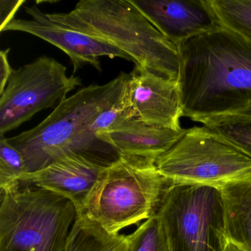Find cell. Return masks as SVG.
<instances>
[{
  "instance_id": "cell-7",
  "label": "cell",
  "mask_w": 251,
  "mask_h": 251,
  "mask_svg": "<svg viewBox=\"0 0 251 251\" xmlns=\"http://www.w3.org/2000/svg\"><path fill=\"white\" fill-rule=\"evenodd\" d=\"M160 216L170 251H226L223 197L201 185H173L164 195Z\"/></svg>"
},
{
  "instance_id": "cell-2",
  "label": "cell",
  "mask_w": 251,
  "mask_h": 251,
  "mask_svg": "<svg viewBox=\"0 0 251 251\" xmlns=\"http://www.w3.org/2000/svg\"><path fill=\"white\" fill-rule=\"evenodd\" d=\"M130 75L121 73L106 84H92L66 98L36 127L8 138L24 158L26 173H34L70 152H75L107 167L108 152L89 135L95 119L118 102L128 84Z\"/></svg>"
},
{
  "instance_id": "cell-1",
  "label": "cell",
  "mask_w": 251,
  "mask_h": 251,
  "mask_svg": "<svg viewBox=\"0 0 251 251\" xmlns=\"http://www.w3.org/2000/svg\"><path fill=\"white\" fill-rule=\"evenodd\" d=\"M183 117L202 123L251 106V43L219 26L177 46Z\"/></svg>"
},
{
  "instance_id": "cell-8",
  "label": "cell",
  "mask_w": 251,
  "mask_h": 251,
  "mask_svg": "<svg viewBox=\"0 0 251 251\" xmlns=\"http://www.w3.org/2000/svg\"><path fill=\"white\" fill-rule=\"evenodd\" d=\"M81 85L80 77L67 75V67L48 56L14 70L0 95V136L39 111L61 103L69 92Z\"/></svg>"
},
{
  "instance_id": "cell-15",
  "label": "cell",
  "mask_w": 251,
  "mask_h": 251,
  "mask_svg": "<svg viewBox=\"0 0 251 251\" xmlns=\"http://www.w3.org/2000/svg\"><path fill=\"white\" fill-rule=\"evenodd\" d=\"M127 236L112 235L83 214H77L64 251H127Z\"/></svg>"
},
{
  "instance_id": "cell-3",
  "label": "cell",
  "mask_w": 251,
  "mask_h": 251,
  "mask_svg": "<svg viewBox=\"0 0 251 251\" xmlns=\"http://www.w3.org/2000/svg\"><path fill=\"white\" fill-rule=\"evenodd\" d=\"M47 16L55 23L123 51L136 67L177 81L180 60L177 46L128 0H82L70 12Z\"/></svg>"
},
{
  "instance_id": "cell-18",
  "label": "cell",
  "mask_w": 251,
  "mask_h": 251,
  "mask_svg": "<svg viewBox=\"0 0 251 251\" xmlns=\"http://www.w3.org/2000/svg\"><path fill=\"white\" fill-rule=\"evenodd\" d=\"M202 124L251 157V119L236 117H217L205 120Z\"/></svg>"
},
{
  "instance_id": "cell-4",
  "label": "cell",
  "mask_w": 251,
  "mask_h": 251,
  "mask_svg": "<svg viewBox=\"0 0 251 251\" xmlns=\"http://www.w3.org/2000/svg\"><path fill=\"white\" fill-rule=\"evenodd\" d=\"M173 185L154 160L121 154L100 176L81 214L110 234L119 235L123 228L156 214Z\"/></svg>"
},
{
  "instance_id": "cell-20",
  "label": "cell",
  "mask_w": 251,
  "mask_h": 251,
  "mask_svg": "<svg viewBox=\"0 0 251 251\" xmlns=\"http://www.w3.org/2000/svg\"><path fill=\"white\" fill-rule=\"evenodd\" d=\"M25 3V0H1L0 1V31L14 20L17 11Z\"/></svg>"
},
{
  "instance_id": "cell-21",
  "label": "cell",
  "mask_w": 251,
  "mask_h": 251,
  "mask_svg": "<svg viewBox=\"0 0 251 251\" xmlns=\"http://www.w3.org/2000/svg\"><path fill=\"white\" fill-rule=\"evenodd\" d=\"M10 50L11 49L8 48L0 52V95L3 93L8 80L14 72L8 61V54Z\"/></svg>"
},
{
  "instance_id": "cell-13",
  "label": "cell",
  "mask_w": 251,
  "mask_h": 251,
  "mask_svg": "<svg viewBox=\"0 0 251 251\" xmlns=\"http://www.w3.org/2000/svg\"><path fill=\"white\" fill-rule=\"evenodd\" d=\"M186 129L173 130L147 124L131 116H126L105 131L98 133L100 140L119 153L130 154L156 161L184 135Z\"/></svg>"
},
{
  "instance_id": "cell-16",
  "label": "cell",
  "mask_w": 251,
  "mask_h": 251,
  "mask_svg": "<svg viewBox=\"0 0 251 251\" xmlns=\"http://www.w3.org/2000/svg\"><path fill=\"white\" fill-rule=\"evenodd\" d=\"M220 25L251 43V0H210Z\"/></svg>"
},
{
  "instance_id": "cell-5",
  "label": "cell",
  "mask_w": 251,
  "mask_h": 251,
  "mask_svg": "<svg viewBox=\"0 0 251 251\" xmlns=\"http://www.w3.org/2000/svg\"><path fill=\"white\" fill-rule=\"evenodd\" d=\"M0 195V251H64L77 217L70 200L26 183Z\"/></svg>"
},
{
  "instance_id": "cell-12",
  "label": "cell",
  "mask_w": 251,
  "mask_h": 251,
  "mask_svg": "<svg viewBox=\"0 0 251 251\" xmlns=\"http://www.w3.org/2000/svg\"><path fill=\"white\" fill-rule=\"evenodd\" d=\"M105 168L83 155L70 152L42 170L25 173L20 183L34 185L70 200L79 214Z\"/></svg>"
},
{
  "instance_id": "cell-11",
  "label": "cell",
  "mask_w": 251,
  "mask_h": 251,
  "mask_svg": "<svg viewBox=\"0 0 251 251\" xmlns=\"http://www.w3.org/2000/svg\"><path fill=\"white\" fill-rule=\"evenodd\" d=\"M129 75L132 117L152 126L182 129L183 111L177 80L158 77L136 66Z\"/></svg>"
},
{
  "instance_id": "cell-6",
  "label": "cell",
  "mask_w": 251,
  "mask_h": 251,
  "mask_svg": "<svg viewBox=\"0 0 251 251\" xmlns=\"http://www.w3.org/2000/svg\"><path fill=\"white\" fill-rule=\"evenodd\" d=\"M155 164L173 185L220 189L251 179V157L205 126L187 129Z\"/></svg>"
},
{
  "instance_id": "cell-9",
  "label": "cell",
  "mask_w": 251,
  "mask_h": 251,
  "mask_svg": "<svg viewBox=\"0 0 251 251\" xmlns=\"http://www.w3.org/2000/svg\"><path fill=\"white\" fill-rule=\"evenodd\" d=\"M25 11L31 20H13L2 32H24L52 44L70 57L74 74L86 64L102 71L99 60L102 56L119 57L133 62L128 55L117 48L52 21L36 5L26 7Z\"/></svg>"
},
{
  "instance_id": "cell-22",
  "label": "cell",
  "mask_w": 251,
  "mask_h": 251,
  "mask_svg": "<svg viewBox=\"0 0 251 251\" xmlns=\"http://www.w3.org/2000/svg\"><path fill=\"white\" fill-rule=\"evenodd\" d=\"M228 117H242V118L251 119V106L248 107L246 109L240 111V112L235 114V115L228 116Z\"/></svg>"
},
{
  "instance_id": "cell-17",
  "label": "cell",
  "mask_w": 251,
  "mask_h": 251,
  "mask_svg": "<svg viewBox=\"0 0 251 251\" xmlns=\"http://www.w3.org/2000/svg\"><path fill=\"white\" fill-rule=\"evenodd\" d=\"M127 251H170L162 220L158 214L127 236Z\"/></svg>"
},
{
  "instance_id": "cell-10",
  "label": "cell",
  "mask_w": 251,
  "mask_h": 251,
  "mask_svg": "<svg viewBox=\"0 0 251 251\" xmlns=\"http://www.w3.org/2000/svg\"><path fill=\"white\" fill-rule=\"evenodd\" d=\"M176 46L221 26L210 0H128Z\"/></svg>"
},
{
  "instance_id": "cell-14",
  "label": "cell",
  "mask_w": 251,
  "mask_h": 251,
  "mask_svg": "<svg viewBox=\"0 0 251 251\" xmlns=\"http://www.w3.org/2000/svg\"><path fill=\"white\" fill-rule=\"evenodd\" d=\"M219 190L229 240L245 251H251V179L230 183Z\"/></svg>"
},
{
  "instance_id": "cell-19",
  "label": "cell",
  "mask_w": 251,
  "mask_h": 251,
  "mask_svg": "<svg viewBox=\"0 0 251 251\" xmlns=\"http://www.w3.org/2000/svg\"><path fill=\"white\" fill-rule=\"evenodd\" d=\"M0 137V192H4L20 184L26 169L21 152L8 142L7 138Z\"/></svg>"
},
{
  "instance_id": "cell-23",
  "label": "cell",
  "mask_w": 251,
  "mask_h": 251,
  "mask_svg": "<svg viewBox=\"0 0 251 251\" xmlns=\"http://www.w3.org/2000/svg\"><path fill=\"white\" fill-rule=\"evenodd\" d=\"M226 251H245L243 248L239 247V245L232 242L231 241L228 240L226 247Z\"/></svg>"
}]
</instances>
